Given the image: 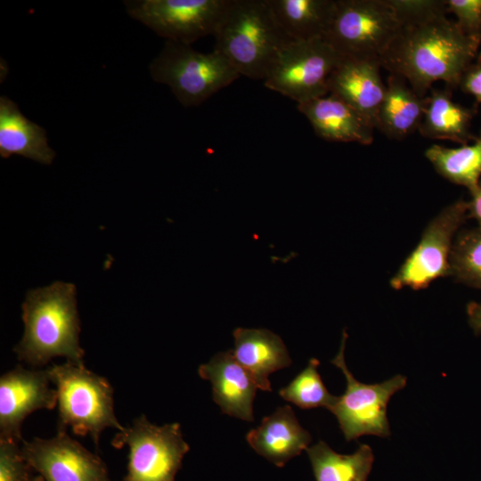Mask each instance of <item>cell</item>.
<instances>
[{
    "instance_id": "ba28073f",
    "label": "cell",
    "mask_w": 481,
    "mask_h": 481,
    "mask_svg": "<svg viewBox=\"0 0 481 481\" xmlns=\"http://www.w3.org/2000/svg\"><path fill=\"white\" fill-rule=\"evenodd\" d=\"M346 338L344 329L339 351L331 360L346 378V390L342 395L335 397L328 410L336 416L347 442L365 435L388 437L391 431L387 416V404L395 393L406 386L407 379L398 374L380 383L358 381L346 364Z\"/></svg>"
},
{
    "instance_id": "83f0119b",
    "label": "cell",
    "mask_w": 481,
    "mask_h": 481,
    "mask_svg": "<svg viewBox=\"0 0 481 481\" xmlns=\"http://www.w3.org/2000/svg\"><path fill=\"white\" fill-rule=\"evenodd\" d=\"M20 443L0 440V481H30V465L24 459Z\"/></svg>"
},
{
    "instance_id": "cb8c5ba5",
    "label": "cell",
    "mask_w": 481,
    "mask_h": 481,
    "mask_svg": "<svg viewBox=\"0 0 481 481\" xmlns=\"http://www.w3.org/2000/svg\"><path fill=\"white\" fill-rule=\"evenodd\" d=\"M425 156L441 176L466 187L470 194L478 186L481 180V132L473 143L458 148L433 144L427 149Z\"/></svg>"
},
{
    "instance_id": "5bb4252c",
    "label": "cell",
    "mask_w": 481,
    "mask_h": 481,
    "mask_svg": "<svg viewBox=\"0 0 481 481\" xmlns=\"http://www.w3.org/2000/svg\"><path fill=\"white\" fill-rule=\"evenodd\" d=\"M380 68L379 60L343 57L329 79V94L342 99L375 128L386 93Z\"/></svg>"
},
{
    "instance_id": "8992f818",
    "label": "cell",
    "mask_w": 481,
    "mask_h": 481,
    "mask_svg": "<svg viewBox=\"0 0 481 481\" xmlns=\"http://www.w3.org/2000/svg\"><path fill=\"white\" fill-rule=\"evenodd\" d=\"M111 444L129 449L127 473L121 481H175L190 450L179 423L157 426L143 414L118 431Z\"/></svg>"
},
{
    "instance_id": "277c9868",
    "label": "cell",
    "mask_w": 481,
    "mask_h": 481,
    "mask_svg": "<svg viewBox=\"0 0 481 481\" xmlns=\"http://www.w3.org/2000/svg\"><path fill=\"white\" fill-rule=\"evenodd\" d=\"M47 370L57 391L58 430L69 427L75 435H89L97 445L105 428H124L115 415L113 388L105 378L69 361Z\"/></svg>"
},
{
    "instance_id": "1f68e13d",
    "label": "cell",
    "mask_w": 481,
    "mask_h": 481,
    "mask_svg": "<svg viewBox=\"0 0 481 481\" xmlns=\"http://www.w3.org/2000/svg\"><path fill=\"white\" fill-rule=\"evenodd\" d=\"M474 218L481 228V180L477 189L471 193L469 201V218Z\"/></svg>"
},
{
    "instance_id": "44dd1931",
    "label": "cell",
    "mask_w": 481,
    "mask_h": 481,
    "mask_svg": "<svg viewBox=\"0 0 481 481\" xmlns=\"http://www.w3.org/2000/svg\"><path fill=\"white\" fill-rule=\"evenodd\" d=\"M475 110L453 102L451 89L431 88L419 131L428 139L467 144L476 139L470 129Z\"/></svg>"
},
{
    "instance_id": "ffe728a7",
    "label": "cell",
    "mask_w": 481,
    "mask_h": 481,
    "mask_svg": "<svg viewBox=\"0 0 481 481\" xmlns=\"http://www.w3.org/2000/svg\"><path fill=\"white\" fill-rule=\"evenodd\" d=\"M427 104L428 96H420L403 77L390 74L376 128L390 139L402 140L419 130Z\"/></svg>"
},
{
    "instance_id": "4316f807",
    "label": "cell",
    "mask_w": 481,
    "mask_h": 481,
    "mask_svg": "<svg viewBox=\"0 0 481 481\" xmlns=\"http://www.w3.org/2000/svg\"><path fill=\"white\" fill-rule=\"evenodd\" d=\"M401 26L447 14L444 0H387Z\"/></svg>"
},
{
    "instance_id": "5b68a950",
    "label": "cell",
    "mask_w": 481,
    "mask_h": 481,
    "mask_svg": "<svg viewBox=\"0 0 481 481\" xmlns=\"http://www.w3.org/2000/svg\"><path fill=\"white\" fill-rule=\"evenodd\" d=\"M150 71L153 80L168 86L185 107L201 104L240 77L219 53H200L169 40L151 63Z\"/></svg>"
},
{
    "instance_id": "4fadbf2b",
    "label": "cell",
    "mask_w": 481,
    "mask_h": 481,
    "mask_svg": "<svg viewBox=\"0 0 481 481\" xmlns=\"http://www.w3.org/2000/svg\"><path fill=\"white\" fill-rule=\"evenodd\" d=\"M47 369L28 370L21 365L0 378V440L22 442L20 428L25 418L57 405V391Z\"/></svg>"
},
{
    "instance_id": "d6986e66",
    "label": "cell",
    "mask_w": 481,
    "mask_h": 481,
    "mask_svg": "<svg viewBox=\"0 0 481 481\" xmlns=\"http://www.w3.org/2000/svg\"><path fill=\"white\" fill-rule=\"evenodd\" d=\"M0 155H20L45 165L55 157L45 130L23 116L18 105L4 95L0 97Z\"/></svg>"
},
{
    "instance_id": "7402d4cb",
    "label": "cell",
    "mask_w": 481,
    "mask_h": 481,
    "mask_svg": "<svg viewBox=\"0 0 481 481\" xmlns=\"http://www.w3.org/2000/svg\"><path fill=\"white\" fill-rule=\"evenodd\" d=\"M280 26L293 41L326 38L337 0H268Z\"/></svg>"
},
{
    "instance_id": "52a82bcc",
    "label": "cell",
    "mask_w": 481,
    "mask_h": 481,
    "mask_svg": "<svg viewBox=\"0 0 481 481\" xmlns=\"http://www.w3.org/2000/svg\"><path fill=\"white\" fill-rule=\"evenodd\" d=\"M400 28L387 0H337L325 39L344 58L380 61Z\"/></svg>"
},
{
    "instance_id": "e0dca14e",
    "label": "cell",
    "mask_w": 481,
    "mask_h": 481,
    "mask_svg": "<svg viewBox=\"0 0 481 481\" xmlns=\"http://www.w3.org/2000/svg\"><path fill=\"white\" fill-rule=\"evenodd\" d=\"M252 449L277 467L309 447L310 433L299 424L290 405L278 407L246 435Z\"/></svg>"
},
{
    "instance_id": "f1b7e54d",
    "label": "cell",
    "mask_w": 481,
    "mask_h": 481,
    "mask_svg": "<svg viewBox=\"0 0 481 481\" xmlns=\"http://www.w3.org/2000/svg\"><path fill=\"white\" fill-rule=\"evenodd\" d=\"M447 13H452L458 28L481 44V0H445Z\"/></svg>"
},
{
    "instance_id": "9a60e30c",
    "label": "cell",
    "mask_w": 481,
    "mask_h": 481,
    "mask_svg": "<svg viewBox=\"0 0 481 481\" xmlns=\"http://www.w3.org/2000/svg\"><path fill=\"white\" fill-rule=\"evenodd\" d=\"M198 372L201 379L210 381L213 400L223 413L254 421L253 403L257 387L232 350L215 355L199 367Z\"/></svg>"
},
{
    "instance_id": "2e32d148",
    "label": "cell",
    "mask_w": 481,
    "mask_h": 481,
    "mask_svg": "<svg viewBox=\"0 0 481 481\" xmlns=\"http://www.w3.org/2000/svg\"><path fill=\"white\" fill-rule=\"evenodd\" d=\"M315 134L323 140L340 143H372L375 127L339 97L328 94L298 104Z\"/></svg>"
},
{
    "instance_id": "30bf717a",
    "label": "cell",
    "mask_w": 481,
    "mask_h": 481,
    "mask_svg": "<svg viewBox=\"0 0 481 481\" xmlns=\"http://www.w3.org/2000/svg\"><path fill=\"white\" fill-rule=\"evenodd\" d=\"M469 218V201L459 200L444 208L424 229L419 243L390 280L395 289H423L451 276L450 258L461 226Z\"/></svg>"
},
{
    "instance_id": "f546056e",
    "label": "cell",
    "mask_w": 481,
    "mask_h": 481,
    "mask_svg": "<svg viewBox=\"0 0 481 481\" xmlns=\"http://www.w3.org/2000/svg\"><path fill=\"white\" fill-rule=\"evenodd\" d=\"M459 87L481 103V53L464 71Z\"/></svg>"
},
{
    "instance_id": "9c48e42d",
    "label": "cell",
    "mask_w": 481,
    "mask_h": 481,
    "mask_svg": "<svg viewBox=\"0 0 481 481\" xmlns=\"http://www.w3.org/2000/svg\"><path fill=\"white\" fill-rule=\"evenodd\" d=\"M343 57L325 38L292 41L264 80L265 87L298 104L329 94V79Z\"/></svg>"
},
{
    "instance_id": "484cf974",
    "label": "cell",
    "mask_w": 481,
    "mask_h": 481,
    "mask_svg": "<svg viewBox=\"0 0 481 481\" xmlns=\"http://www.w3.org/2000/svg\"><path fill=\"white\" fill-rule=\"evenodd\" d=\"M451 276L472 288L481 289V228L461 231L453 242Z\"/></svg>"
},
{
    "instance_id": "7c38bea8",
    "label": "cell",
    "mask_w": 481,
    "mask_h": 481,
    "mask_svg": "<svg viewBox=\"0 0 481 481\" xmlns=\"http://www.w3.org/2000/svg\"><path fill=\"white\" fill-rule=\"evenodd\" d=\"M20 448L27 462L45 481H110L104 461L66 430H58L49 439L23 440Z\"/></svg>"
},
{
    "instance_id": "3957f363",
    "label": "cell",
    "mask_w": 481,
    "mask_h": 481,
    "mask_svg": "<svg viewBox=\"0 0 481 481\" xmlns=\"http://www.w3.org/2000/svg\"><path fill=\"white\" fill-rule=\"evenodd\" d=\"M214 37V51L240 76L262 80L293 41L278 23L268 0H230Z\"/></svg>"
},
{
    "instance_id": "d4e9b609",
    "label": "cell",
    "mask_w": 481,
    "mask_h": 481,
    "mask_svg": "<svg viewBox=\"0 0 481 481\" xmlns=\"http://www.w3.org/2000/svg\"><path fill=\"white\" fill-rule=\"evenodd\" d=\"M319 365V360L311 358L307 366L285 387L279 390L281 398L301 409H328L336 396L326 388L318 371Z\"/></svg>"
},
{
    "instance_id": "d6a6232c",
    "label": "cell",
    "mask_w": 481,
    "mask_h": 481,
    "mask_svg": "<svg viewBox=\"0 0 481 481\" xmlns=\"http://www.w3.org/2000/svg\"><path fill=\"white\" fill-rule=\"evenodd\" d=\"M30 481H45V480L44 479L42 476L39 475V476L32 477Z\"/></svg>"
},
{
    "instance_id": "4dcf8cb0",
    "label": "cell",
    "mask_w": 481,
    "mask_h": 481,
    "mask_svg": "<svg viewBox=\"0 0 481 481\" xmlns=\"http://www.w3.org/2000/svg\"><path fill=\"white\" fill-rule=\"evenodd\" d=\"M469 324L476 335L481 334V303L470 302L467 306Z\"/></svg>"
},
{
    "instance_id": "8fae6325",
    "label": "cell",
    "mask_w": 481,
    "mask_h": 481,
    "mask_svg": "<svg viewBox=\"0 0 481 481\" xmlns=\"http://www.w3.org/2000/svg\"><path fill=\"white\" fill-rule=\"evenodd\" d=\"M230 0L126 1L129 15L169 41L191 45L215 34Z\"/></svg>"
},
{
    "instance_id": "603a6c76",
    "label": "cell",
    "mask_w": 481,
    "mask_h": 481,
    "mask_svg": "<svg viewBox=\"0 0 481 481\" xmlns=\"http://www.w3.org/2000/svg\"><path fill=\"white\" fill-rule=\"evenodd\" d=\"M306 451L315 481H367L374 461L373 452L365 444L352 454L338 453L322 440Z\"/></svg>"
},
{
    "instance_id": "ac0fdd59",
    "label": "cell",
    "mask_w": 481,
    "mask_h": 481,
    "mask_svg": "<svg viewBox=\"0 0 481 481\" xmlns=\"http://www.w3.org/2000/svg\"><path fill=\"white\" fill-rule=\"evenodd\" d=\"M232 354L250 375L257 388L272 391L269 376L289 367L292 361L282 339L266 329L237 328Z\"/></svg>"
},
{
    "instance_id": "7a4b0ae2",
    "label": "cell",
    "mask_w": 481,
    "mask_h": 481,
    "mask_svg": "<svg viewBox=\"0 0 481 481\" xmlns=\"http://www.w3.org/2000/svg\"><path fill=\"white\" fill-rule=\"evenodd\" d=\"M22 320L24 334L13 348L20 361L39 367L63 356L69 362L84 364L73 284L56 281L29 291L22 305Z\"/></svg>"
},
{
    "instance_id": "6da1fadb",
    "label": "cell",
    "mask_w": 481,
    "mask_h": 481,
    "mask_svg": "<svg viewBox=\"0 0 481 481\" xmlns=\"http://www.w3.org/2000/svg\"><path fill=\"white\" fill-rule=\"evenodd\" d=\"M479 45L444 14L401 26L380 62L425 97L438 80L448 89L458 87L464 71L477 59Z\"/></svg>"
}]
</instances>
